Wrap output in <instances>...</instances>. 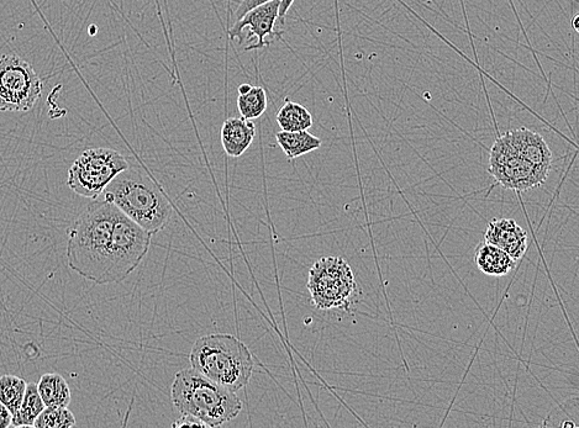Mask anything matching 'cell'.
<instances>
[{
    "mask_svg": "<svg viewBox=\"0 0 579 428\" xmlns=\"http://www.w3.org/2000/svg\"><path fill=\"white\" fill-rule=\"evenodd\" d=\"M173 427L183 428V427H202L208 428L207 425L203 424L202 421L196 419V417L189 415H182L181 419L173 424Z\"/></svg>",
    "mask_w": 579,
    "mask_h": 428,
    "instance_id": "603a6c76",
    "label": "cell"
},
{
    "mask_svg": "<svg viewBox=\"0 0 579 428\" xmlns=\"http://www.w3.org/2000/svg\"><path fill=\"white\" fill-rule=\"evenodd\" d=\"M256 137V125L244 118L226 119L221 128L220 140L226 155L238 158L250 149Z\"/></svg>",
    "mask_w": 579,
    "mask_h": 428,
    "instance_id": "7c38bea8",
    "label": "cell"
},
{
    "mask_svg": "<svg viewBox=\"0 0 579 428\" xmlns=\"http://www.w3.org/2000/svg\"><path fill=\"white\" fill-rule=\"evenodd\" d=\"M276 119L282 131H307L313 126V116L309 110L289 100L278 110Z\"/></svg>",
    "mask_w": 579,
    "mask_h": 428,
    "instance_id": "ac0fdd59",
    "label": "cell"
},
{
    "mask_svg": "<svg viewBox=\"0 0 579 428\" xmlns=\"http://www.w3.org/2000/svg\"><path fill=\"white\" fill-rule=\"evenodd\" d=\"M129 162L112 149H89L82 152L68 171L67 186L83 198L97 199Z\"/></svg>",
    "mask_w": 579,
    "mask_h": 428,
    "instance_id": "5b68a950",
    "label": "cell"
},
{
    "mask_svg": "<svg viewBox=\"0 0 579 428\" xmlns=\"http://www.w3.org/2000/svg\"><path fill=\"white\" fill-rule=\"evenodd\" d=\"M38 385L39 394L46 408H68L71 403V389L60 374L42 375Z\"/></svg>",
    "mask_w": 579,
    "mask_h": 428,
    "instance_id": "2e32d148",
    "label": "cell"
},
{
    "mask_svg": "<svg viewBox=\"0 0 579 428\" xmlns=\"http://www.w3.org/2000/svg\"><path fill=\"white\" fill-rule=\"evenodd\" d=\"M278 9H280V0H272V2L250 10L244 17L235 21L233 28L229 30L230 39H239L240 44H242L244 31L249 29L251 38H256L257 41L254 45L247 46L245 51L261 50L270 45L266 39L278 35L275 31Z\"/></svg>",
    "mask_w": 579,
    "mask_h": 428,
    "instance_id": "30bf717a",
    "label": "cell"
},
{
    "mask_svg": "<svg viewBox=\"0 0 579 428\" xmlns=\"http://www.w3.org/2000/svg\"><path fill=\"white\" fill-rule=\"evenodd\" d=\"M268 2H272V0H241L238 9H236L235 12L236 20L244 17V15L249 13L250 10L260 7V5Z\"/></svg>",
    "mask_w": 579,
    "mask_h": 428,
    "instance_id": "7402d4cb",
    "label": "cell"
},
{
    "mask_svg": "<svg viewBox=\"0 0 579 428\" xmlns=\"http://www.w3.org/2000/svg\"><path fill=\"white\" fill-rule=\"evenodd\" d=\"M26 385L24 379L15 377V375H3L0 377V403L7 408L12 415L20 408L21 401L24 399Z\"/></svg>",
    "mask_w": 579,
    "mask_h": 428,
    "instance_id": "d6986e66",
    "label": "cell"
},
{
    "mask_svg": "<svg viewBox=\"0 0 579 428\" xmlns=\"http://www.w3.org/2000/svg\"><path fill=\"white\" fill-rule=\"evenodd\" d=\"M46 408L39 394L38 385L29 383L26 385L25 395L21 401L20 408L13 415V427H34V422L38 419L42 410Z\"/></svg>",
    "mask_w": 579,
    "mask_h": 428,
    "instance_id": "e0dca14e",
    "label": "cell"
},
{
    "mask_svg": "<svg viewBox=\"0 0 579 428\" xmlns=\"http://www.w3.org/2000/svg\"><path fill=\"white\" fill-rule=\"evenodd\" d=\"M171 399L181 415L196 417L208 428L234 420L242 410V401L234 391L220 387L193 368L176 374Z\"/></svg>",
    "mask_w": 579,
    "mask_h": 428,
    "instance_id": "277c9868",
    "label": "cell"
},
{
    "mask_svg": "<svg viewBox=\"0 0 579 428\" xmlns=\"http://www.w3.org/2000/svg\"><path fill=\"white\" fill-rule=\"evenodd\" d=\"M562 427H572L573 428V427H576V425L573 424V422L567 421V422H565V424L562 425Z\"/></svg>",
    "mask_w": 579,
    "mask_h": 428,
    "instance_id": "4316f807",
    "label": "cell"
},
{
    "mask_svg": "<svg viewBox=\"0 0 579 428\" xmlns=\"http://www.w3.org/2000/svg\"><path fill=\"white\" fill-rule=\"evenodd\" d=\"M251 87L252 86H250V84H246V83L241 84V86L238 88V92H239V94H244L246 92H249Z\"/></svg>",
    "mask_w": 579,
    "mask_h": 428,
    "instance_id": "484cf974",
    "label": "cell"
},
{
    "mask_svg": "<svg viewBox=\"0 0 579 428\" xmlns=\"http://www.w3.org/2000/svg\"><path fill=\"white\" fill-rule=\"evenodd\" d=\"M356 288L354 273L342 258H321L310 269L308 289L315 308L349 310Z\"/></svg>",
    "mask_w": 579,
    "mask_h": 428,
    "instance_id": "8992f818",
    "label": "cell"
},
{
    "mask_svg": "<svg viewBox=\"0 0 579 428\" xmlns=\"http://www.w3.org/2000/svg\"><path fill=\"white\" fill-rule=\"evenodd\" d=\"M77 424L67 408H45L34 422L35 428H71Z\"/></svg>",
    "mask_w": 579,
    "mask_h": 428,
    "instance_id": "44dd1931",
    "label": "cell"
},
{
    "mask_svg": "<svg viewBox=\"0 0 579 428\" xmlns=\"http://www.w3.org/2000/svg\"><path fill=\"white\" fill-rule=\"evenodd\" d=\"M551 167L534 165L519 156L507 134L498 137L489 156V173L505 189L525 192L544 184Z\"/></svg>",
    "mask_w": 579,
    "mask_h": 428,
    "instance_id": "ba28073f",
    "label": "cell"
},
{
    "mask_svg": "<svg viewBox=\"0 0 579 428\" xmlns=\"http://www.w3.org/2000/svg\"><path fill=\"white\" fill-rule=\"evenodd\" d=\"M508 135L524 160L534 165L551 167L552 153L541 135L526 129L509 131Z\"/></svg>",
    "mask_w": 579,
    "mask_h": 428,
    "instance_id": "4fadbf2b",
    "label": "cell"
},
{
    "mask_svg": "<svg viewBox=\"0 0 579 428\" xmlns=\"http://www.w3.org/2000/svg\"><path fill=\"white\" fill-rule=\"evenodd\" d=\"M103 194L107 202L152 235L170 223L173 213L170 200L140 168H126L108 184Z\"/></svg>",
    "mask_w": 579,
    "mask_h": 428,
    "instance_id": "7a4b0ae2",
    "label": "cell"
},
{
    "mask_svg": "<svg viewBox=\"0 0 579 428\" xmlns=\"http://www.w3.org/2000/svg\"><path fill=\"white\" fill-rule=\"evenodd\" d=\"M267 93L261 87H251L249 92L238 95V109L241 118L259 119L267 110Z\"/></svg>",
    "mask_w": 579,
    "mask_h": 428,
    "instance_id": "ffe728a7",
    "label": "cell"
},
{
    "mask_svg": "<svg viewBox=\"0 0 579 428\" xmlns=\"http://www.w3.org/2000/svg\"><path fill=\"white\" fill-rule=\"evenodd\" d=\"M189 359L194 371L234 393L250 383L254 372V358L249 348L233 335L200 337Z\"/></svg>",
    "mask_w": 579,
    "mask_h": 428,
    "instance_id": "3957f363",
    "label": "cell"
},
{
    "mask_svg": "<svg viewBox=\"0 0 579 428\" xmlns=\"http://www.w3.org/2000/svg\"><path fill=\"white\" fill-rule=\"evenodd\" d=\"M13 415L5 406L0 403V428L12 426Z\"/></svg>",
    "mask_w": 579,
    "mask_h": 428,
    "instance_id": "cb8c5ba5",
    "label": "cell"
},
{
    "mask_svg": "<svg viewBox=\"0 0 579 428\" xmlns=\"http://www.w3.org/2000/svg\"><path fill=\"white\" fill-rule=\"evenodd\" d=\"M296 2V0H280V9H278V20H280V24H284L286 21L287 13L289 9L292 8V5Z\"/></svg>",
    "mask_w": 579,
    "mask_h": 428,
    "instance_id": "d4e9b609",
    "label": "cell"
},
{
    "mask_svg": "<svg viewBox=\"0 0 579 428\" xmlns=\"http://www.w3.org/2000/svg\"><path fill=\"white\" fill-rule=\"evenodd\" d=\"M276 140L284 155L291 161L300 156L308 155L310 152L317 151L323 145V141L319 137L310 134L308 130L277 132Z\"/></svg>",
    "mask_w": 579,
    "mask_h": 428,
    "instance_id": "9a60e30c",
    "label": "cell"
},
{
    "mask_svg": "<svg viewBox=\"0 0 579 428\" xmlns=\"http://www.w3.org/2000/svg\"><path fill=\"white\" fill-rule=\"evenodd\" d=\"M484 239L508 253L515 262L520 261L528 250V232L513 219L493 220L488 224Z\"/></svg>",
    "mask_w": 579,
    "mask_h": 428,
    "instance_id": "8fae6325",
    "label": "cell"
},
{
    "mask_svg": "<svg viewBox=\"0 0 579 428\" xmlns=\"http://www.w3.org/2000/svg\"><path fill=\"white\" fill-rule=\"evenodd\" d=\"M152 234L118 211L113 231L107 284L121 283L139 267L151 245Z\"/></svg>",
    "mask_w": 579,
    "mask_h": 428,
    "instance_id": "9c48e42d",
    "label": "cell"
},
{
    "mask_svg": "<svg viewBox=\"0 0 579 428\" xmlns=\"http://www.w3.org/2000/svg\"><path fill=\"white\" fill-rule=\"evenodd\" d=\"M93 200L68 230L67 262L84 279L107 284L119 209L104 198Z\"/></svg>",
    "mask_w": 579,
    "mask_h": 428,
    "instance_id": "6da1fadb",
    "label": "cell"
},
{
    "mask_svg": "<svg viewBox=\"0 0 579 428\" xmlns=\"http://www.w3.org/2000/svg\"><path fill=\"white\" fill-rule=\"evenodd\" d=\"M475 262L482 273L492 277L507 276L515 267V261L508 253L487 242L477 248Z\"/></svg>",
    "mask_w": 579,
    "mask_h": 428,
    "instance_id": "5bb4252c",
    "label": "cell"
},
{
    "mask_svg": "<svg viewBox=\"0 0 579 428\" xmlns=\"http://www.w3.org/2000/svg\"><path fill=\"white\" fill-rule=\"evenodd\" d=\"M41 93V79L28 61L15 54L0 58V112H30Z\"/></svg>",
    "mask_w": 579,
    "mask_h": 428,
    "instance_id": "52a82bcc",
    "label": "cell"
}]
</instances>
